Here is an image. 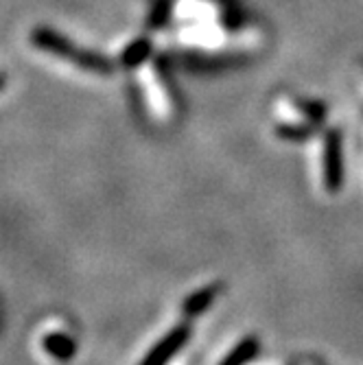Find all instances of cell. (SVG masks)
<instances>
[{
    "instance_id": "obj_3",
    "label": "cell",
    "mask_w": 363,
    "mask_h": 365,
    "mask_svg": "<svg viewBox=\"0 0 363 365\" xmlns=\"http://www.w3.org/2000/svg\"><path fill=\"white\" fill-rule=\"evenodd\" d=\"M193 328L188 324H178L173 326L167 335H164L147 354L138 365H167L190 339Z\"/></svg>"
},
{
    "instance_id": "obj_9",
    "label": "cell",
    "mask_w": 363,
    "mask_h": 365,
    "mask_svg": "<svg viewBox=\"0 0 363 365\" xmlns=\"http://www.w3.org/2000/svg\"><path fill=\"white\" fill-rule=\"evenodd\" d=\"M298 108L305 116H309L313 123H319L326 114L324 106L322 103H315V101H298Z\"/></svg>"
},
{
    "instance_id": "obj_8",
    "label": "cell",
    "mask_w": 363,
    "mask_h": 365,
    "mask_svg": "<svg viewBox=\"0 0 363 365\" xmlns=\"http://www.w3.org/2000/svg\"><path fill=\"white\" fill-rule=\"evenodd\" d=\"M149 42H145V40H138V42H134L131 44L127 51H125V55H123V61L127 63V66H134V63H138V61H143V59H147V55H149Z\"/></svg>"
},
{
    "instance_id": "obj_1",
    "label": "cell",
    "mask_w": 363,
    "mask_h": 365,
    "mask_svg": "<svg viewBox=\"0 0 363 365\" xmlns=\"http://www.w3.org/2000/svg\"><path fill=\"white\" fill-rule=\"evenodd\" d=\"M31 40L36 46H40L42 51H48L61 59H68L81 68H88V71H94L98 75H110L114 71V66L96 53H90V51H83L79 46H75L73 42H68L63 36H59L57 31L53 29H46V26H40L31 33Z\"/></svg>"
},
{
    "instance_id": "obj_5",
    "label": "cell",
    "mask_w": 363,
    "mask_h": 365,
    "mask_svg": "<svg viewBox=\"0 0 363 365\" xmlns=\"http://www.w3.org/2000/svg\"><path fill=\"white\" fill-rule=\"evenodd\" d=\"M42 348L51 359H55L59 363L71 361L77 354L75 337H71L68 333H63V330H53V333H46L44 339H42Z\"/></svg>"
},
{
    "instance_id": "obj_6",
    "label": "cell",
    "mask_w": 363,
    "mask_h": 365,
    "mask_svg": "<svg viewBox=\"0 0 363 365\" xmlns=\"http://www.w3.org/2000/svg\"><path fill=\"white\" fill-rule=\"evenodd\" d=\"M258 350H260L258 337L250 335V337L241 339L232 350H230V352L219 361V365H247V363L258 354Z\"/></svg>"
},
{
    "instance_id": "obj_2",
    "label": "cell",
    "mask_w": 363,
    "mask_h": 365,
    "mask_svg": "<svg viewBox=\"0 0 363 365\" xmlns=\"http://www.w3.org/2000/svg\"><path fill=\"white\" fill-rule=\"evenodd\" d=\"M322 171H324V186L328 192H337L344 184V162H342V131L331 129L324 138V153H322Z\"/></svg>"
},
{
    "instance_id": "obj_7",
    "label": "cell",
    "mask_w": 363,
    "mask_h": 365,
    "mask_svg": "<svg viewBox=\"0 0 363 365\" xmlns=\"http://www.w3.org/2000/svg\"><path fill=\"white\" fill-rule=\"evenodd\" d=\"M276 134L280 136V138H285V140H291V143H295V140H307L309 136H311V127L309 125H280V127H276Z\"/></svg>"
},
{
    "instance_id": "obj_4",
    "label": "cell",
    "mask_w": 363,
    "mask_h": 365,
    "mask_svg": "<svg viewBox=\"0 0 363 365\" xmlns=\"http://www.w3.org/2000/svg\"><path fill=\"white\" fill-rule=\"evenodd\" d=\"M223 291V284L221 282H210L202 289H197L195 293L186 295L184 302H182V313L184 317H200L202 313H206L215 302L219 293Z\"/></svg>"
}]
</instances>
